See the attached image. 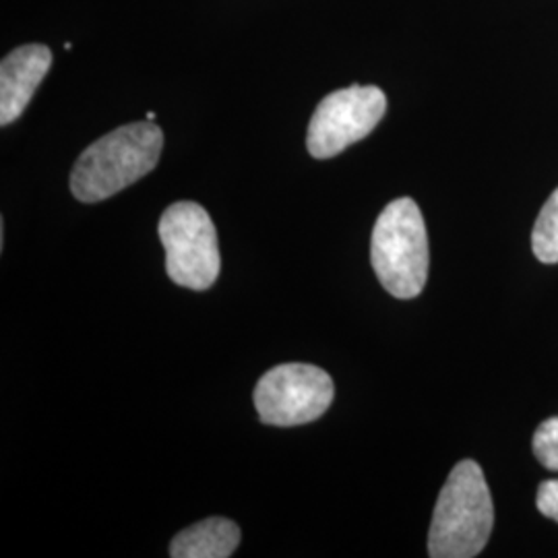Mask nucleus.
<instances>
[{
  "label": "nucleus",
  "mask_w": 558,
  "mask_h": 558,
  "mask_svg": "<svg viewBox=\"0 0 558 558\" xmlns=\"http://www.w3.org/2000/svg\"><path fill=\"white\" fill-rule=\"evenodd\" d=\"M163 133L151 120L133 122L92 143L71 172V193L100 203L147 177L160 161Z\"/></svg>",
  "instance_id": "f257e3e1"
},
{
  "label": "nucleus",
  "mask_w": 558,
  "mask_h": 558,
  "mask_svg": "<svg viewBox=\"0 0 558 558\" xmlns=\"http://www.w3.org/2000/svg\"><path fill=\"white\" fill-rule=\"evenodd\" d=\"M495 525V507L484 472L476 461L463 459L451 470L440 490L430 534L433 558H474L484 550Z\"/></svg>",
  "instance_id": "f03ea898"
},
{
  "label": "nucleus",
  "mask_w": 558,
  "mask_h": 558,
  "mask_svg": "<svg viewBox=\"0 0 558 558\" xmlns=\"http://www.w3.org/2000/svg\"><path fill=\"white\" fill-rule=\"evenodd\" d=\"M371 263L380 286L399 300L416 299L428 279V236L416 201H391L373 230Z\"/></svg>",
  "instance_id": "7ed1b4c3"
},
{
  "label": "nucleus",
  "mask_w": 558,
  "mask_h": 558,
  "mask_svg": "<svg viewBox=\"0 0 558 558\" xmlns=\"http://www.w3.org/2000/svg\"><path fill=\"white\" fill-rule=\"evenodd\" d=\"M158 232L168 278L191 290H207L216 283L221 267L218 232L199 203H172L161 216Z\"/></svg>",
  "instance_id": "20e7f679"
},
{
  "label": "nucleus",
  "mask_w": 558,
  "mask_h": 558,
  "mask_svg": "<svg viewBox=\"0 0 558 558\" xmlns=\"http://www.w3.org/2000/svg\"><path fill=\"white\" fill-rule=\"evenodd\" d=\"M333 379L313 364H279L255 387L260 422L271 426H300L320 418L333 401Z\"/></svg>",
  "instance_id": "39448f33"
},
{
  "label": "nucleus",
  "mask_w": 558,
  "mask_h": 558,
  "mask_svg": "<svg viewBox=\"0 0 558 558\" xmlns=\"http://www.w3.org/2000/svg\"><path fill=\"white\" fill-rule=\"evenodd\" d=\"M387 112V98L375 85H352L319 101L306 133V149L317 160L336 158L368 137Z\"/></svg>",
  "instance_id": "423d86ee"
},
{
  "label": "nucleus",
  "mask_w": 558,
  "mask_h": 558,
  "mask_svg": "<svg viewBox=\"0 0 558 558\" xmlns=\"http://www.w3.org/2000/svg\"><path fill=\"white\" fill-rule=\"evenodd\" d=\"M52 64L48 46L27 44L0 62V124L20 119Z\"/></svg>",
  "instance_id": "0eeeda50"
},
{
  "label": "nucleus",
  "mask_w": 558,
  "mask_h": 558,
  "mask_svg": "<svg viewBox=\"0 0 558 558\" xmlns=\"http://www.w3.org/2000/svg\"><path fill=\"white\" fill-rule=\"evenodd\" d=\"M240 527L223 518L203 519L170 542L172 558H228L239 548Z\"/></svg>",
  "instance_id": "6e6552de"
},
{
  "label": "nucleus",
  "mask_w": 558,
  "mask_h": 558,
  "mask_svg": "<svg viewBox=\"0 0 558 558\" xmlns=\"http://www.w3.org/2000/svg\"><path fill=\"white\" fill-rule=\"evenodd\" d=\"M532 248L536 259L555 265L558 263V189L544 203L532 232Z\"/></svg>",
  "instance_id": "1a4fd4ad"
},
{
  "label": "nucleus",
  "mask_w": 558,
  "mask_h": 558,
  "mask_svg": "<svg viewBox=\"0 0 558 558\" xmlns=\"http://www.w3.org/2000/svg\"><path fill=\"white\" fill-rule=\"evenodd\" d=\"M534 456L546 470L558 472V416L539 424L534 435Z\"/></svg>",
  "instance_id": "9d476101"
},
{
  "label": "nucleus",
  "mask_w": 558,
  "mask_h": 558,
  "mask_svg": "<svg viewBox=\"0 0 558 558\" xmlns=\"http://www.w3.org/2000/svg\"><path fill=\"white\" fill-rule=\"evenodd\" d=\"M536 507L544 518L558 523V480H546L539 484Z\"/></svg>",
  "instance_id": "9b49d317"
},
{
  "label": "nucleus",
  "mask_w": 558,
  "mask_h": 558,
  "mask_svg": "<svg viewBox=\"0 0 558 558\" xmlns=\"http://www.w3.org/2000/svg\"><path fill=\"white\" fill-rule=\"evenodd\" d=\"M147 120H151V122H154V120H156V114H154V112H147Z\"/></svg>",
  "instance_id": "f8f14e48"
}]
</instances>
